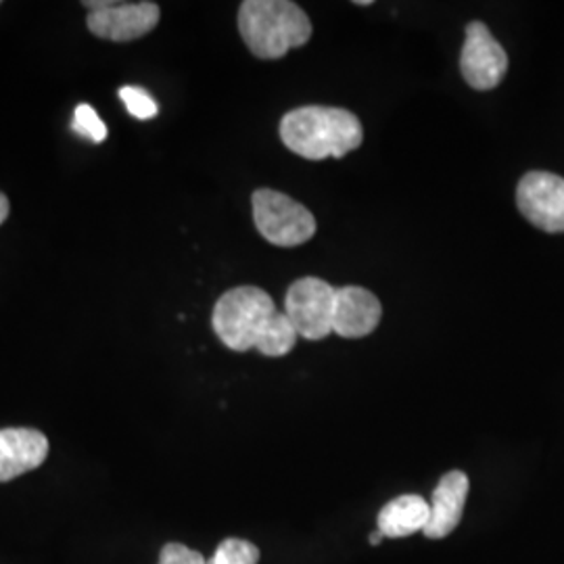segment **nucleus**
Listing matches in <instances>:
<instances>
[{
	"mask_svg": "<svg viewBox=\"0 0 564 564\" xmlns=\"http://www.w3.org/2000/svg\"><path fill=\"white\" fill-rule=\"evenodd\" d=\"M337 310V286L316 276L293 282L284 297V314L297 337L321 341L333 333Z\"/></svg>",
	"mask_w": 564,
	"mask_h": 564,
	"instance_id": "39448f33",
	"label": "nucleus"
},
{
	"mask_svg": "<svg viewBox=\"0 0 564 564\" xmlns=\"http://www.w3.org/2000/svg\"><path fill=\"white\" fill-rule=\"evenodd\" d=\"M74 130L93 142H102L107 139V126L90 105H78L74 113Z\"/></svg>",
	"mask_w": 564,
	"mask_h": 564,
	"instance_id": "2eb2a0df",
	"label": "nucleus"
},
{
	"mask_svg": "<svg viewBox=\"0 0 564 564\" xmlns=\"http://www.w3.org/2000/svg\"><path fill=\"white\" fill-rule=\"evenodd\" d=\"M381 540H384L383 533H381V531H379V529H377V531H375V533H372V535H370V544L379 545V544H381Z\"/></svg>",
	"mask_w": 564,
	"mask_h": 564,
	"instance_id": "a211bd4d",
	"label": "nucleus"
},
{
	"mask_svg": "<svg viewBox=\"0 0 564 564\" xmlns=\"http://www.w3.org/2000/svg\"><path fill=\"white\" fill-rule=\"evenodd\" d=\"M260 563V550L258 545L245 540H224L214 552V556L207 561V564H258Z\"/></svg>",
	"mask_w": 564,
	"mask_h": 564,
	"instance_id": "ddd939ff",
	"label": "nucleus"
},
{
	"mask_svg": "<svg viewBox=\"0 0 564 564\" xmlns=\"http://www.w3.org/2000/svg\"><path fill=\"white\" fill-rule=\"evenodd\" d=\"M460 69L466 84L475 90H491L505 80L508 55L481 21L466 25Z\"/></svg>",
	"mask_w": 564,
	"mask_h": 564,
	"instance_id": "0eeeda50",
	"label": "nucleus"
},
{
	"mask_svg": "<svg viewBox=\"0 0 564 564\" xmlns=\"http://www.w3.org/2000/svg\"><path fill=\"white\" fill-rule=\"evenodd\" d=\"M9 218V199L0 193V224Z\"/></svg>",
	"mask_w": 564,
	"mask_h": 564,
	"instance_id": "f3484780",
	"label": "nucleus"
},
{
	"mask_svg": "<svg viewBox=\"0 0 564 564\" xmlns=\"http://www.w3.org/2000/svg\"><path fill=\"white\" fill-rule=\"evenodd\" d=\"M88 30L105 41L130 42L147 36L160 23L155 2H118V0H84Z\"/></svg>",
	"mask_w": 564,
	"mask_h": 564,
	"instance_id": "423d86ee",
	"label": "nucleus"
},
{
	"mask_svg": "<svg viewBox=\"0 0 564 564\" xmlns=\"http://www.w3.org/2000/svg\"><path fill=\"white\" fill-rule=\"evenodd\" d=\"M468 477L463 470H452L442 477L431 498V514L424 535L431 540H444L458 529L463 521L464 506L468 498Z\"/></svg>",
	"mask_w": 564,
	"mask_h": 564,
	"instance_id": "9b49d317",
	"label": "nucleus"
},
{
	"mask_svg": "<svg viewBox=\"0 0 564 564\" xmlns=\"http://www.w3.org/2000/svg\"><path fill=\"white\" fill-rule=\"evenodd\" d=\"M383 307L375 293L362 286H339L333 333L345 339H360L381 323Z\"/></svg>",
	"mask_w": 564,
	"mask_h": 564,
	"instance_id": "1a4fd4ad",
	"label": "nucleus"
},
{
	"mask_svg": "<svg viewBox=\"0 0 564 564\" xmlns=\"http://www.w3.org/2000/svg\"><path fill=\"white\" fill-rule=\"evenodd\" d=\"M524 218L545 232H564V178L550 172H529L517 188Z\"/></svg>",
	"mask_w": 564,
	"mask_h": 564,
	"instance_id": "6e6552de",
	"label": "nucleus"
},
{
	"mask_svg": "<svg viewBox=\"0 0 564 564\" xmlns=\"http://www.w3.org/2000/svg\"><path fill=\"white\" fill-rule=\"evenodd\" d=\"M120 99L130 111V116H134L137 120H151L158 116V102L142 88L123 86L120 90Z\"/></svg>",
	"mask_w": 564,
	"mask_h": 564,
	"instance_id": "4468645a",
	"label": "nucleus"
},
{
	"mask_svg": "<svg viewBox=\"0 0 564 564\" xmlns=\"http://www.w3.org/2000/svg\"><path fill=\"white\" fill-rule=\"evenodd\" d=\"M239 32L258 59H281L312 36V21L291 0H245L239 9Z\"/></svg>",
	"mask_w": 564,
	"mask_h": 564,
	"instance_id": "7ed1b4c3",
	"label": "nucleus"
},
{
	"mask_svg": "<svg viewBox=\"0 0 564 564\" xmlns=\"http://www.w3.org/2000/svg\"><path fill=\"white\" fill-rule=\"evenodd\" d=\"M253 223L260 235L276 247H297L316 235V218L302 203L272 188H260L251 197Z\"/></svg>",
	"mask_w": 564,
	"mask_h": 564,
	"instance_id": "20e7f679",
	"label": "nucleus"
},
{
	"mask_svg": "<svg viewBox=\"0 0 564 564\" xmlns=\"http://www.w3.org/2000/svg\"><path fill=\"white\" fill-rule=\"evenodd\" d=\"M429 514L431 506L421 496H400L379 512V531L383 533V538L391 540L408 538L419 531L424 533L429 524Z\"/></svg>",
	"mask_w": 564,
	"mask_h": 564,
	"instance_id": "f8f14e48",
	"label": "nucleus"
},
{
	"mask_svg": "<svg viewBox=\"0 0 564 564\" xmlns=\"http://www.w3.org/2000/svg\"><path fill=\"white\" fill-rule=\"evenodd\" d=\"M212 323L228 349H258L268 358L286 356L300 339L286 314L258 286L226 291L214 307Z\"/></svg>",
	"mask_w": 564,
	"mask_h": 564,
	"instance_id": "f257e3e1",
	"label": "nucleus"
},
{
	"mask_svg": "<svg viewBox=\"0 0 564 564\" xmlns=\"http://www.w3.org/2000/svg\"><path fill=\"white\" fill-rule=\"evenodd\" d=\"M160 564H207L199 552L182 544H165L160 554Z\"/></svg>",
	"mask_w": 564,
	"mask_h": 564,
	"instance_id": "dca6fc26",
	"label": "nucleus"
},
{
	"mask_svg": "<svg viewBox=\"0 0 564 564\" xmlns=\"http://www.w3.org/2000/svg\"><path fill=\"white\" fill-rule=\"evenodd\" d=\"M281 139L303 160H341L362 144L364 130L360 120L347 109L310 105L282 118Z\"/></svg>",
	"mask_w": 564,
	"mask_h": 564,
	"instance_id": "f03ea898",
	"label": "nucleus"
},
{
	"mask_svg": "<svg viewBox=\"0 0 564 564\" xmlns=\"http://www.w3.org/2000/svg\"><path fill=\"white\" fill-rule=\"evenodd\" d=\"M48 456V440L36 429H0V484L39 468Z\"/></svg>",
	"mask_w": 564,
	"mask_h": 564,
	"instance_id": "9d476101",
	"label": "nucleus"
}]
</instances>
